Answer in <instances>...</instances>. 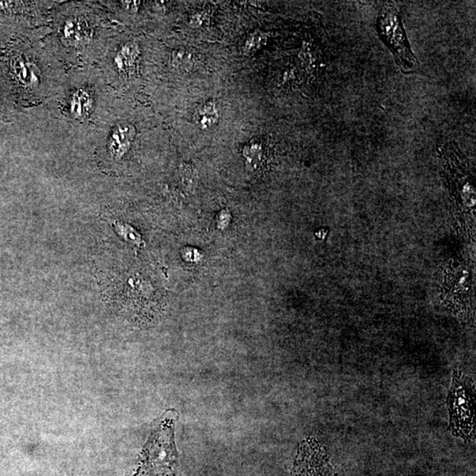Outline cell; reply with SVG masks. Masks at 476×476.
I'll return each mask as SVG.
<instances>
[{
	"label": "cell",
	"instance_id": "5b68a950",
	"mask_svg": "<svg viewBox=\"0 0 476 476\" xmlns=\"http://www.w3.org/2000/svg\"><path fill=\"white\" fill-rule=\"evenodd\" d=\"M243 153L249 167L253 171H260L264 164L268 163L269 148L264 140L254 138L245 146Z\"/></svg>",
	"mask_w": 476,
	"mask_h": 476
},
{
	"label": "cell",
	"instance_id": "30bf717a",
	"mask_svg": "<svg viewBox=\"0 0 476 476\" xmlns=\"http://www.w3.org/2000/svg\"><path fill=\"white\" fill-rule=\"evenodd\" d=\"M265 39V35L263 33L258 32L254 33L253 35L250 36L247 40L245 48L247 52L255 51L258 50L260 48L262 43L264 42Z\"/></svg>",
	"mask_w": 476,
	"mask_h": 476
},
{
	"label": "cell",
	"instance_id": "9c48e42d",
	"mask_svg": "<svg viewBox=\"0 0 476 476\" xmlns=\"http://www.w3.org/2000/svg\"><path fill=\"white\" fill-rule=\"evenodd\" d=\"M92 106V99L89 93L85 90H79L71 100V108L75 116H84L88 113L90 108Z\"/></svg>",
	"mask_w": 476,
	"mask_h": 476
},
{
	"label": "cell",
	"instance_id": "3957f363",
	"mask_svg": "<svg viewBox=\"0 0 476 476\" xmlns=\"http://www.w3.org/2000/svg\"><path fill=\"white\" fill-rule=\"evenodd\" d=\"M451 426L453 433L460 437L474 436V392L460 374H455L449 398Z\"/></svg>",
	"mask_w": 476,
	"mask_h": 476
},
{
	"label": "cell",
	"instance_id": "52a82bcc",
	"mask_svg": "<svg viewBox=\"0 0 476 476\" xmlns=\"http://www.w3.org/2000/svg\"><path fill=\"white\" fill-rule=\"evenodd\" d=\"M135 130L132 126H119L111 135V149L116 156H121L130 148Z\"/></svg>",
	"mask_w": 476,
	"mask_h": 476
},
{
	"label": "cell",
	"instance_id": "8992f818",
	"mask_svg": "<svg viewBox=\"0 0 476 476\" xmlns=\"http://www.w3.org/2000/svg\"><path fill=\"white\" fill-rule=\"evenodd\" d=\"M220 119L218 104L213 101L202 103L198 105L193 114L195 123L201 129L211 128L217 125Z\"/></svg>",
	"mask_w": 476,
	"mask_h": 476
},
{
	"label": "cell",
	"instance_id": "277c9868",
	"mask_svg": "<svg viewBox=\"0 0 476 476\" xmlns=\"http://www.w3.org/2000/svg\"><path fill=\"white\" fill-rule=\"evenodd\" d=\"M34 67L21 52L13 51L9 54V74L16 87L28 89L37 84L39 77Z\"/></svg>",
	"mask_w": 476,
	"mask_h": 476
},
{
	"label": "cell",
	"instance_id": "6da1fadb",
	"mask_svg": "<svg viewBox=\"0 0 476 476\" xmlns=\"http://www.w3.org/2000/svg\"><path fill=\"white\" fill-rule=\"evenodd\" d=\"M107 278L105 295L120 312L138 320L160 313L164 294L144 273L122 272Z\"/></svg>",
	"mask_w": 476,
	"mask_h": 476
},
{
	"label": "cell",
	"instance_id": "ba28073f",
	"mask_svg": "<svg viewBox=\"0 0 476 476\" xmlns=\"http://www.w3.org/2000/svg\"><path fill=\"white\" fill-rule=\"evenodd\" d=\"M138 59L137 47L133 44H126L118 55L117 64L119 69L126 74H132Z\"/></svg>",
	"mask_w": 476,
	"mask_h": 476
},
{
	"label": "cell",
	"instance_id": "7a4b0ae2",
	"mask_svg": "<svg viewBox=\"0 0 476 476\" xmlns=\"http://www.w3.org/2000/svg\"><path fill=\"white\" fill-rule=\"evenodd\" d=\"M378 31L403 72H415L419 67L418 60L411 50L398 6L390 3L384 6L378 19Z\"/></svg>",
	"mask_w": 476,
	"mask_h": 476
}]
</instances>
